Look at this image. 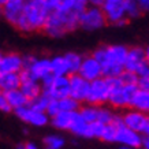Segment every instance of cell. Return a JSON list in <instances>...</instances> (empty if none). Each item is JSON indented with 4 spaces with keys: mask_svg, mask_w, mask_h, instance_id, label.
<instances>
[{
    "mask_svg": "<svg viewBox=\"0 0 149 149\" xmlns=\"http://www.w3.org/2000/svg\"><path fill=\"white\" fill-rule=\"evenodd\" d=\"M81 14L74 10L59 4L54 11H51L47 18L42 32L49 37L59 38L66 36L67 33L74 32L78 29V19Z\"/></svg>",
    "mask_w": 149,
    "mask_h": 149,
    "instance_id": "cell-1",
    "label": "cell"
},
{
    "mask_svg": "<svg viewBox=\"0 0 149 149\" xmlns=\"http://www.w3.org/2000/svg\"><path fill=\"white\" fill-rule=\"evenodd\" d=\"M127 55V47L122 44L100 47L92 54L101 66L103 77L115 78L125 70V60Z\"/></svg>",
    "mask_w": 149,
    "mask_h": 149,
    "instance_id": "cell-2",
    "label": "cell"
},
{
    "mask_svg": "<svg viewBox=\"0 0 149 149\" xmlns=\"http://www.w3.org/2000/svg\"><path fill=\"white\" fill-rule=\"evenodd\" d=\"M49 13V8L42 0H25L22 26L19 32L30 33L42 30Z\"/></svg>",
    "mask_w": 149,
    "mask_h": 149,
    "instance_id": "cell-3",
    "label": "cell"
},
{
    "mask_svg": "<svg viewBox=\"0 0 149 149\" xmlns=\"http://www.w3.org/2000/svg\"><path fill=\"white\" fill-rule=\"evenodd\" d=\"M118 78H109V77H100L97 79L89 82V91L86 96L88 104L93 105H104L108 103V97L111 93V89L116 84Z\"/></svg>",
    "mask_w": 149,
    "mask_h": 149,
    "instance_id": "cell-4",
    "label": "cell"
},
{
    "mask_svg": "<svg viewBox=\"0 0 149 149\" xmlns=\"http://www.w3.org/2000/svg\"><path fill=\"white\" fill-rule=\"evenodd\" d=\"M125 70L136 72L137 77H149L148 49H145L144 47L127 48Z\"/></svg>",
    "mask_w": 149,
    "mask_h": 149,
    "instance_id": "cell-5",
    "label": "cell"
},
{
    "mask_svg": "<svg viewBox=\"0 0 149 149\" xmlns=\"http://www.w3.org/2000/svg\"><path fill=\"white\" fill-rule=\"evenodd\" d=\"M22 71L26 72L29 77L40 81L41 84L52 75L49 59L48 58H37V56H33V55L23 56Z\"/></svg>",
    "mask_w": 149,
    "mask_h": 149,
    "instance_id": "cell-6",
    "label": "cell"
},
{
    "mask_svg": "<svg viewBox=\"0 0 149 149\" xmlns=\"http://www.w3.org/2000/svg\"><path fill=\"white\" fill-rule=\"evenodd\" d=\"M107 19L104 15L103 10L100 6H91L88 4L79 15L78 19V27H81L86 32H96L107 26Z\"/></svg>",
    "mask_w": 149,
    "mask_h": 149,
    "instance_id": "cell-7",
    "label": "cell"
},
{
    "mask_svg": "<svg viewBox=\"0 0 149 149\" xmlns=\"http://www.w3.org/2000/svg\"><path fill=\"white\" fill-rule=\"evenodd\" d=\"M78 113L88 123L99 122V123H103V125L112 122L113 116H115L113 109L111 107H107L105 104L104 105H93V104L86 103L85 105H79Z\"/></svg>",
    "mask_w": 149,
    "mask_h": 149,
    "instance_id": "cell-8",
    "label": "cell"
},
{
    "mask_svg": "<svg viewBox=\"0 0 149 149\" xmlns=\"http://www.w3.org/2000/svg\"><path fill=\"white\" fill-rule=\"evenodd\" d=\"M136 89L137 85H123L118 79L116 84L111 89L107 104H109L115 109H127L130 107L131 96H133Z\"/></svg>",
    "mask_w": 149,
    "mask_h": 149,
    "instance_id": "cell-9",
    "label": "cell"
},
{
    "mask_svg": "<svg viewBox=\"0 0 149 149\" xmlns=\"http://www.w3.org/2000/svg\"><path fill=\"white\" fill-rule=\"evenodd\" d=\"M126 0H103L101 10H103L107 22L115 26H122L126 25V8H125Z\"/></svg>",
    "mask_w": 149,
    "mask_h": 149,
    "instance_id": "cell-10",
    "label": "cell"
},
{
    "mask_svg": "<svg viewBox=\"0 0 149 149\" xmlns=\"http://www.w3.org/2000/svg\"><path fill=\"white\" fill-rule=\"evenodd\" d=\"M112 122H115L116 125V134H115V142L125 146H130V148H138L141 146L142 142V136L137 131L131 130L129 127H126L122 122V118L120 115L115 113Z\"/></svg>",
    "mask_w": 149,
    "mask_h": 149,
    "instance_id": "cell-11",
    "label": "cell"
},
{
    "mask_svg": "<svg viewBox=\"0 0 149 149\" xmlns=\"http://www.w3.org/2000/svg\"><path fill=\"white\" fill-rule=\"evenodd\" d=\"M42 93L49 99H63L68 96V75H51L41 84Z\"/></svg>",
    "mask_w": 149,
    "mask_h": 149,
    "instance_id": "cell-12",
    "label": "cell"
},
{
    "mask_svg": "<svg viewBox=\"0 0 149 149\" xmlns=\"http://www.w3.org/2000/svg\"><path fill=\"white\" fill-rule=\"evenodd\" d=\"M120 118L126 127L140 133L141 136L149 134V116L146 112H141V111L130 108L126 112H123Z\"/></svg>",
    "mask_w": 149,
    "mask_h": 149,
    "instance_id": "cell-13",
    "label": "cell"
},
{
    "mask_svg": "<svg viewBox=\"0 0 149 149\" xmlns=\"http://www.w3.org/2000/svg\"><path fill=\"white\" fill-rule=\"evenodd\" d=\"M14 112L22 122H25L26 125H30L33 127H44L49 123V116L47 115L45 111L36 109L29 103L21 107V108L15 109Z\"/></svg>",
    "mask_w": 149,
    "mask_h": 149,
    "instance_id": "cell-14",
    "label": "cell"
},
{
    "mask_svg": "<svg viewBox=\"0 0 149 149\" xmlns=\"http://www.w3.org/2000/svg\"><path fill=\"white\" fill-rule=\"evenodd\" d=\"M23 6H25V0H8L0 8V15L18 30H21L22 26Z\"/></svg>",
    "mask_w": 149,
    "mask_h": 149,
    "instance_id": "cell-15",
    "label": "cell"
},
{
    "mask_svg": "<svg viewBox=\"0 0 149 149\" xmlns=\"http://www.w3.org/2000/svg\"><path fill=\"white\" fill-rule=\"evenodd\" d=\"M88 91H89V81L84 79L77 72L68 75V96L70 97L82 104L86 101Z\"/></svg>",
    "mask_w": 149,
    "mask_h": 149,
    "instance_id": "cell-16",
    "label": "cell"
},
{
    "mask_svg": "<svg viewBox=\"0 0 149 149\" xmlns=\"http://www.w3.org/2000/svg\"><path fill=\"white\" fill-rule=\"evenodd\" d=\"M78 75H81L84 79L86 81H93L97 78L103 77V72H101V66L97 62V59L95 56H82V62L79 64V68L77 71Z\"/></svg>",
    "mask_w": 149,
    "mask_h": 149,
    "instance_id": "cell-17",
    "label": "cell"
},
{
    "mask_svg": "<svg viewBox=\"0 0 149 149\" xmlns=\"http://www.w3.org/2000/svg\"><path fill=\"white\" fill-rule=\"evenodd\" d=\"M23 67V56L17 52H6L0 55V74L19 72Z\"/></svg>",
    "mask_w": 149,
    "mask_h": 149,
    "instance_id": "cell-18",
    "label": "cell"
},
{
    "mask_svg": "<svg viewBox=\"0 0 149 149\" xmlns=\"http://www.w3.org/2000/svg\"><path fill=\"white\" fill-rule=\"evenodd\" d=\"M19 77H21L19 91L26 96V99L29 100V101H32L33 99H36L37 96L42 93V85H41L40 81L29 77L26 72H23L22 70L19 71Z\"/></svg>",
    "mask_w": 149,
    "mask_h": 149,
    "instance_id": "cell-19",
    "label": "cell"
},
{
    "mask_svg": "<svg viewBox=\"0 0 149 149\" xmlns=\"http://www.w3.org/2000/svg\"><path fill=\"white\" fill-rule=\"evenodd\" d=\"M68 131L77 137H82V138H92V127L91 123H88L81 118V115L78 113V111L74 115V119L71 122V126L68 129Z\"/></svg>",
    "mask_w": 149,
    "mask_h": 149,
    "instance_id": "cell-20",
    "label": "cell"
},
{
    "mask_svg": "<svg viewBox=\"0 0 149 149\" xmlns=\"http://www.w3.org/2000/svg\"><path fill=\"white\" fill-rule=\"evenodd\" d=\"M129 108L137 109L141 112H146L149 111V91L146 89H140L137 88L130 100V107Z\"/></svg>",
    "mask_w": 149,
    "mask_h": 149,
    "instance_id": "cell-21",
    "label": "cell"
},
{
    "mask_svg": "<svg viewBox=\"0 0 149 149\" xmlns=\"http://www.w3.org/2000/svg\"><path fill=\"white\" fill-rule=\"evenodd\" d=\"M77 112V111H75ZM75 112H66V111H59L55 115L49 116V123L56 129V130L60 131H68L70 126H71V122L74 119V115Z\"/></svg>",
    "mask_w": 149,
    "mask_h": 149,
    "instance_id": "cell-22",
    "label": "cell"
},
{
    "mask_svg": "<svg viewBox=\"0 0 149 149\" xmlns=\"http://www.w3.org/2000/svg\"><path fill=\"white\" fill-rule=\"evenodd\" d=\"M4 96H6V100H7V104L11 111H15V109L21 108L23 105H26L29 103V100L26 99V96L23 95L22 92L18 89H13V91H8V92H4Z\"/></svg>",
    "mask_w": 149,
    "mask_h": 149,
    "instance_id": "cell-23",
    "label": "cell"
},
{
    "mask_svg": "<svg viewBox=\"0 0 149 149\" xmlns=\"http://www.w3.org/2000/svg\"><path fill=\"white\" fill-rule=\"evenodd\" d=\"M21 85L19 72H6L0 74V91L8 92L13 89H18Z\"/></svg>",
    "mask_w": 149,
    "mask_h": 149,
    "instance_id": "cell-24",
    "label": "cell"
},
{
    "mask_svg": "<svg viewBox=\"0 0 149 149\" xmlns=\"http://www.w3.org/2000/svg\"><path fill=\"white\" fill-rule=\"evenodd\" d=\"M49 64H51V72L54 75H68L67 64H66L63 55H56L54 58H51Z\"/></svg>",
    "mask_w": 149,
    "mask_h": 149,
    "instance_id": "cell-25",
    "label": "cell"
},
{
    "mask_svg": "<svg viewBox=\"0 0 149 149\" xmlns=\"http://www.w3.org/2000/svg\"><path fill=\"white\" fill-rule=\"evenodd\" d=\"M66 64H67V70H68V75L70 74H75L79 68V64L82 62V55L78 52H67L63 55Z\"/></svg>",
    "mask_w": 149,
    "mask_h": 149,
    "instance_id": "cell-26",
    "label": "cell"
},
{
    "mask_svg": "<svg viewBox=\"0 0 149 149\" xmlns=\"http://www.w3.org/2000/svg\"><path fill=\"white\" fill-rule=\"evenodd\" d=\"M44 149H63L66 145V140L60 134H48L42 140Z\"/></svg>",
    "mask_w": 149,
    "mask_h": 149,
    "instance_id": "cell-27",
    "label": "cell"
},
{
    "mask_svg": "<svg viewBox=\"0 0 149 149\" xmlns=\"http://www.w3.org/2000/svg\"><path fill=\"white\" fill-rule=\"evenodd\" d=\"M58 104H59V111H66V112H75V111H78L79 105H81V103H78L77 100H74L70 96L59 99Z\"/></svg>",
    "mask_w": 149,
    "mask_h": 149,
    "instance_id": "cell-28",
    "label": "cell"
},
{
    "mask_svg": "<svg viewBox=\"0 0 149 149\" xmlns=\"http://www.w3.org/2000/svg\"><path fill=\"white\" fill-rule=\"evenodd\" d=\"M125 8H126V17L127 19H136L142 15V8L137 4L134 0H126L125 3Z\"/></svg>",
    "mask_w": 149,
    "mask_h": 149,
    "instance_id": "cell-29",
    "label": "cell"
},
{
    "mask_svg": "<svg viewBox=\"0 0 149 149\" xmlns=\"http://www.w3.org/2000/svg\"><path fill=\"white\" fill-rule=\"evenodd\" d=\"M115 134H116V125H115V122H109L107 125H104L100 140L105 141V142H115Z\"/></svg>",
    "mask_w": 149,
    "mask_h": 149,
    "instance_id": "cell-30",
    "label": "cell"
},
{
    "mask_svg": "<svg viewBox=\"0 0 149 149\" xmlns=\"http://www.w3.org/2000/svg\"><path fill=\"white\" fill-rule=\"evenodd\" d=\"M116 78L119 79L120 84H123V85H137V79H138L136 72L127 71V70H123Z\"/></svg>",
    "mask_w": 149,
    "mask_h": 149,
    "instance_id": "cell-31",
    "label": "cell"
},
{
    "mask_svg": "<svg viewBox=\"0 0 149 149\" xmlns=\"http://www.w3.org/2000/svg\"><path fill=\"white\" fill-rule=\"evenodd\" d=\"M48 101H49V97H48L47 95H44V93H41V95L37 96L36 99H33L32 101H29V104H30L32 107H34L36 109H40V111H45Z\"/></svg>",
    "mask_w": 149,
    "mask_h": 149,
    "instance_id": "cell-32",
    "label": "cell"
},
{
    "mask_svg": "<svg viewBox=\"0 0 149 149\" xmlns=\"http://www.w3.org/2000/svg\"><path fill=\"white\" fill-rule=\"evenodd\" d=\"M45 112H47V115H48V116H52V115H55L56 112H59L58 100H56V99H49V101H48V104H47Z\"/></svg>",
    "mask_w": 149,
    "mask_h": 149,
    "instance_id": "cell-33",
    "label": "cell"
},
{
    "mask_svg": "<svg viewBox=\"0 0 149 149\" xmlns=\"http://www.w3.org/2000/svg\"><path fill=\"white\" fill-rule=\"evenodd\" d=\"M0 111H3V112H11L8 104H7V100H6L4 92H1V91H0Z\"/></svg>",
    "mask_w": 149,
    "mask_h": 149,
    "instance_id": "cell-34",
    "label": "cell"
},
{
    "mask_svg": "<svg viewBox=\"0 0 149 149\" xmlns=\"http://www.w3.org/2000/svg\"><path fill=\"white\" fill-rule=\"evenodd\" d=\"M137 88L149 91V77H138V79H137Z\"/></svg>",
    "mask_w": 149,
    "mask_h": 149,
    "instance_id": "cell-35",
    "label": "cell"
},
{
    "mask_svg": "<svg viewBox=\"0 0 149 149\" xmlns=\"http://www.w3.org/2000/svg\"><path fill=\"white\" fill-rule=\"evenodd\" d=\"M134 1H136L137 4L140 6L141 8H142V11H146V10H148V7H149V0H134Z\"/></svg>",
    "mask_w": 149,
    "mask_h": 149,
    "instance_id": "cell-36",
    "label": "cell"
},
{
    "mask_svg": "<svg viewBox=\"0 0 149 149\" xmlns=\"http://www.w3.org/2000/svg\"><path fill=\"white\" fill-rule=\"evenodd\" d=\"M23 146H25V149H40L34 142H27V144H25Z\"/></svg>",
    "mask_w": 149,
    "mask_h": 149,
    "instance_id": "cell-37",
    "label": "cell"
},
{
    "mask_svg": "<svg viewBox=\"0 0 149 149\" xmlns=\"http://www.w3.org/2000/svg\"><path fill=\"white\" fill-rule=\"evenodd\" d=\"M86 1L91 6H101V3H103V0H86Z\"/></svg>",
    "mask_w": 149,
    "mask_h": 149,
    "instance_id": "cell-38",
    "label": "cell"
},
{
    "mask_svg": "<svg viewBox=\"0 0 149 149\" xmlns=\"http://www.w3.org/2000/svg\"><path fill=\"white\" fill-rule=\"evenodd\" d=\"M7 1H8V0H0V8H1V6H3V4H6Z\"/></svg>",
    "mask_w": 149,
    "mask_h": 149,
    "instance_id": "cell-39",
    "label": "cell"
},
{
    "mask_svg": "<svg viewBox=\"0 0 149 149\" xmlns=\"http://www.w3.org/2000/svg\"><path fill=\"white\" fill-rule=\"evenodd\" d=\"M120 149H133V148H130V146H125V145H122V146H120Z\"/></svg>",
    "mask_w": 149,
    "mask_h": 149,
    "instance_id": "cell-40",
    "label": "cell"
},
{
    "mask_svg": "<svg viewBox=\"0 0 149 149\" xmlns=\"http://www.w3.org/2000/svg\"><path fill=\"white\" fill-rule=\"evenodd\" d=\"M17 149H25V146H23V145H19V146H18Z\"/></svg>",
    "mask_w": 149,
    "mask_h": 149,
    "instance_id": "cell-41",
    "label": "cell"
},
{
    "mask_svg": "<svg viewBox=\"0 0 149 149\" xmlns=\"http://www.w3.org/2000/svg\"><path fill=\"white\" fill-rule=\"evenodd\" d=\"M133 149H145V148H142V146H138V148H133Z\"/></svg>",
    "mask_w": 149,
    "mask_h": 149,
    "instance_id": "cell-42",
    "label": "cell"
},
{
    "mask_svg": "<svg viewBox=\"0 0 149 149\" xmlns=\"http://www.w3.org/2000/svg\"><path fill=\"white\" fill-rule=\"evenodd\" d=\"M0 55H1V52H0Z\"/></svg>",
    "mask_w": 149,
    "mask_h": 149,
    "instance_id": "cell-43",
    "label": "cell"
}]
</instances>
